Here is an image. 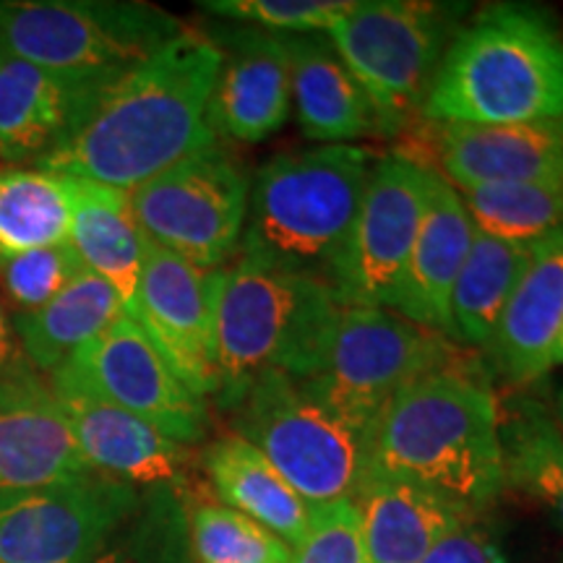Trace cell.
<instances>
[{
    "instance_id": "6da1fadb",
    "label": "cell",
    "mask_w": 563,
    "mask_h": 563,
    "mask_svg": "<svg viewBox=\"0 0 563 563\" xmlns=\"http://www.w3.org/2000/svg\"><path fill=\"white\" fill-rule=\"evenodd\" d=\"M222 51L211 34L183 30L84 104L37 170L133 191L217 141L209 104Z\"/></svg>"
},
{
    "instance_id": "7a4b0ae2",
    "label": "cell",
    "mask_w": 563,
    "mask_h": 563,
    "mask_svg": "<svg viewBox=\"0 0 563 563\" xmlns=\"http://www.w3.org/2000/svg\"><path fill=\"white\" fill-rule=\"evenodd\" d=\"M373 473L420 485L475 519L504 490L496 394L464 365L412 382L378 418Z\"/></svg>"
},
{
    "instance_id": "3957f363",
    "label": "cell",
    "mask_w": 563,
    "mask_h": 563,
    "mask_svg": "<svg viewBox=\"0 0 563 563\" xmlns=\"http://www.w3.org/2000/svg\"><path fill=\"white\" fill-rule=\"evenodd\" d=\"M422 121H563V42L551 16L501 3L460 26L420 104Z\"/></svg>"
},
{
    "instance_id": "277c9868",
    "label": "cell",
    "mask_w": 563,
    "mask_h": 563,
    "mask_svg": "<svg viewBox=\"0 0 563 563\" xmlns=\"http://www.w3.org/2000/svg\"><path fill=\"white\" fill-rule=\"evenodd\" d=\"M373 162L352 144L266 162L251 183L238 258L332 287Z\"/></svg>"
},
{
    "instance_id": "5b68a950",
    "label": "cell",
    "mask_w": 563,
    "mask_h": 563,
    "mask_svg": "<svg viewBox=\"0 0 563 563\" xmlns=\"http://www.w3.org/2000/svg\"><path fill=\"white\" fill-rule=\"evenodd\" d=\"M342 306L332 287L245 258L217 269L214 363L224 410L266 371L308 376Z\"/></svg>"
},
{
    "instance_id": "8992f818",
    "label": "cell",
    "mask_w": 563,
    "mask_h": 563,
    "mask_svg": "<svg viewBox=\"0 0 563 563\" xmlns=\"http://www.w3.org/2000/svg\"><path fill=\"white\" fill-rule=\"evenodd\" d=\"M230 410L235 435L256 446L313 509L355 501L373 473L376 428L336 410L287 373L256 376Z\"/></svg>"
},
{
    "instance_id": "52a82bcc",
    "label": "cell",
    "mask_w": 563,
    "mask_h": 563,
    "mask_svg": "<svg viewBox=\"0 0 563 563\" xmlns=\"http://www.w3.org/2000/svg\"><path fill=\"white\" fill-rule=\"evenodd\" d=\"M186 26L131 0H0V47L100 91Z\"/></svg>"
},
{
    "instance_id": "ba28073f",
    "label": "cell",
    "mask_w": 563,
    "mask_h": 563,
    "mask_svg": "<svg viewBox=\"0 0 563 563\" xmlns=\"http://www.w3.org/2000/svg\"><path fill=\"white\" fill-rule=\"evenodd\" d=\"M464 5L361 0L327 32L334 51L382 112L389 136L405 133L460 32Z\"/></svg>"
},
{
    "instance_id": "9c48e42d",
    "label": "cell",
    "mask_w": 563,
    "mask_h": 563,
    "mask_svg": "<svg viewBox=\"0 0 563 563\" xmlns=\"http://www.w3.org/2000/svg\"><path fill=\"white\" fill-rule=\"evenodd\" d=\"M460 352L386 308H342L319 361L298 378L336 410L376 428L399 391L428 373L452 368Z\"/></svg>"
},
{
    "instance_id": "30bf717a",
    "label": "cell",
    "mask_w": 563,
    "mask_h": 563,
    "mask_svg": "<svg viewBox=\"0 0 563 563\" xmlns=\"http://www.w3.org/2000/svg\"><path fill=\"white\" fill-rule=\"evenodd\" d=\"M249 194V173L214 141L129 191V207L146 241L201 269H222L241 249Z\"/></svg>"
},
{
    "instance_id": "8fae6325",
    "label": "cell",
    "mask_w": 563,
    "mask_h": 563,
    "mask_svg": "<svg viewBox=\"0 0 563 563\" xmlns=\"http://www.w3.org/2000/svg\"><path fill=\"white\" fill-rule=\"evenodd\" d=\"M433 170L389 154L376 157L368 183L332 277L342 308L394 311L407 262L426 217Z\"/></svg>"
},
{
    "instance_id": "7c38bea8",
    "label": "cell",
    "mask_w": 563,
    "mask_h": 563,
    "mask_svg": "<svg viewBox=\"0 0 563 563\" xmlns=\"http://www.w3.org/2000/svg\"><path fill=\"white\" fill-rule=\"evenodd\" d=\"M133 504L129 483L100 473L0 493V563H95Z\"/></svg>"
},
{
    "instance_id": "4fadbf2b",
    "label": "cell",
    "mask_w": 563,
    "mask_h": 563,
    "mask_svg": "<svg viewBox=\"0 0 563 563\" xmlns=\"http://www.w3.org/2000/svg\"><path fill=\"white\" fill-rule=\"evenodd\" d=\"M66 365L91 391L139 415L183 446L207 433V399L186 386L125 311Z\"/></svg>"
},
{
    "instance_id": "5bb4252c",
    "label": "cell",
    "mask_w": 563,
    "mask_h": 563,
    "mask_svg": "<svg viewBox=\"0 0 563 563\" xmlns=\"http://www.w3.org/2000/svg\"><path fill=\"white\" fill-rule=\"evenodd\" d=\"M217 269H201L175 253L144 243L136 300L125 311L144 329L167 365L199 397H217L214 363Z\"/></svg>"
},
{
    "instance_id": "9a60e30c",
    "label": "cell",
    "mask_w": 563,
    "mask_h": 563,
    "mask_svg": "<svg viewBox=\"0 0 563 563\" xmlns=\"http://www.w3.org/2000/svg\"><path fill=\"white\" fill-rule=\"evenodd\" d=\"M410 139L412 150L402 157L441 175L456 191L563 178V121L511 125L428 121Z\"/></svg>"
},
{
    "instance_id": "2e32d148",
    "label": "cell",
    "mask_w": 563,
    "mask_h": 563,
    "mask_svg": "<svg viewBox=\"0 0 563 563\" xmlns=\"http://www.w3.org/2000/svg\"><path fill=\"white\" fill-rule=\"evenodd\" d=\"M47 384L91 473L129 485L178 481L186 467L183 443L91 391L68 365L53 371Z\"/></svg>"
},
{
    "instance_id": "e0dca14e",
    "label": "cell",
    "mask_w": 563,
    "mask_h": 563,
    "mask_svg": "<svg viewBox=\"0 0 563 563\" xmlns=\"http://www.w3.org/2000/svg\"><path fill=\"white\" fill-rule=\"evenodd\" d=\"M222 66L211 91L209 118L217 136L258 144L287 123L292 108L290 53L285 34L238 26L211 34Z\"/></svg>"
},
{
    "instance_id": "ac0fdd59",
    "label": "cell",
    "mask_w": 563,
    "mask_h": 563,
    "mask_svg": "<svg viewBox=\"0 0 563 563\" xmlns=\"http://www.w3.org/2000/svg\"><path fill=\"white\" fill-rule=\"evenodd\" d=\"M89 473L42 373L26 365L0 376V493L42 488Z\"/></svg>"
},
{
    "instance_id": "d6986e66",
    "label": "cell",
    "mask_w": 563,
    "mask_h": 563,
    "mask_svg": "<svg viewBox=\"0 0 563 563\" xmlns=\"http://www.w3.org/2000/svg\"><path fill=\"white\" fill-rule=\"evenodd\" d=\"M563 321V230L540 238L522 277L506 300L488 355L511 386L538 382L553 368L551 355Z\"/></svg>"
},
{
    "instance_id": "ffe728a7",
    "label": "cell",
    "mask_w": 563,
    "mask_h": 563,
    "mask_svg": "<svg viewBox=\"0 0 563 563\" xmlns=\"http://www.w3.org/2000/svg\"><path fill=\"white\" fill-rule=\"evenodd\" d=\"M475 238L462 196L433 173L428 209L415 238L394 313L452 340V292Z\"/></svg>"
},
{
    "instance_id": "44dd1931",
    "label": "cell",
    "mask_w": 563,
    "mask_h": 563,
    "mask_svg": "<svg viewBox=\"0 0 563 563\" xmlns=\"http://www.w3.org/2000/svg\"><path fill=\"white\" fill-rule=\"evenodd\" d=\"M290 53L292 104L302 133L311 141L389 136L382 112L365 95L327 34H285Z\"/></svg>"
},
{
    "instance_id": "7402d4cb",
    "label": "cell",
    "mask_w": 563,
    "mask_h": 563,
    "mask_svg": "<svg viewBox=\"0 0 563 563\" xmlns=\"http://www.w3.org/2000/svg\"><path fill=\"white\" fill-rule=\"evenodd\" d=\"M95 95L0 47V162L32 167L66 136Z\"/></svg>"
},
{
    "instance_id": "603a6c76",
    "label": "cell",
    "mask_w": 563,
    "mask_h": 563,
    "mask_svg": "<svg viewBox=\"0 0 563 563\" xmlns=\"http://www.w3.org/2000/svg\"><path fill=\"white\" fill-rule=\"evenodd\" d=\"M371 563H420L441 540L473 522L431 490L371 473L355 496Z\"/></svg>"
},
{
    "instance_id": "cb8c5ba5",
    "label": "cell",
    "mask_w": 563,
    "mask_h": 563,
    "mask_svg": "<svg viewBox=\"0 0 563 563\" xmlns=\"http://www.w3.org/2000/svg\"><path fill=\"white\" fill-rule=\"evenodd\" d=\"M203 470L222 506L262 525L282 543L295 548L308 532L313 506L300 498L274 464L241 435L230 433L209 443Z\"/></svg>"
},
{
    "instance_id": "d4e9b609",
    "label": "cell",
    "mask_w": 563,
    "mask_h": 563,
    "mask_svg": "<svg viewBox=\"0 0 563 563\" xmlns=\"http://www.w3.org/2000/svg\"><path fill=\"white\" fill-rule=\"evenodd\" d=\"M70 180V178H68ZM68 245L81 258L84 269L108 282L125 311L136 300L144 266V232L129 207V194L89 180H70Z\"/></svg>"
},
{
    "instance_id": "484cf974",
    "label": "cell",
    "mask_w": 563,
    "mask_h": 563,
    "mask_svg": "<svg viewBox=\"0 0 563 563\" xmlns=\"http://www.w3.org/2000/svg\"><path fill=\"white\" fill-rule=\"evenodd\" d=\"M123 311V300L108 282L84 269L37 311L11 313V323L26 363L51 376Z\"/></svg>"
},
{
    "instance_id": "4316f807",
    "label": "cell",
    "mask_w": 563,
    "mask_h": 563,
    "mask_svg": "<svg viewBox=\"0 0 563 563\" xmlns=\"http://www.w3.org/2000/svg\"><path fill=\"white\" fill-rule=\"evenodd\" d=\"M498 443L504 488L543 506L563 530V428L553 410L530 394H511L498 405Z\"/></svg>"
},
{
    "instance_id": "83f0119b",
    "label": "cell",
    "mask_w": 563,
    "mask_h": 563,
    "mask_svg": "<svg viewBox=\"0 0 563 563\" xmlns=\"http://www.w3.org/2000/svg\"><path fill=\"white\" fill-rule=\"evenodd\" d=\"M534 243H514L475 230L452 292V340L488 347L506 300L530 262Z\"/></svg>"
},
{
    "instance_id": "f1b7e54d",
    "label": "cell",
    "mask_w": 563,
    "mask_h": 563,
    "mask_svg": "<svg viewBox=\"0 0 563 563\" xmlns=\"http://www.w3.org/2000/svg\"><path fill=\"white\" fill-rule=\"evenodd\" d=\"M70 180L26 165H0V262L68 243Z\"/></svg>"
},
{
    "instance_id": "f546056e",
    "label": "cell",
    "mask_w": 563,
    "mask_h": 563,
    "mask_svg": "<svg viewBox=\"0 0 563 563\" xmlns=\"http://www.w3.org/2000/svg\"><path fill=\"white\" fill-rule=\"evenodd\" d=\"M456 194L462 196L475 230L490 238L532 243L563 230V178L496 183Z\"/></svg>"
},
{
    "instance_id": "4dcf8cb0",
    "label": "cell",
    "mask_w": 563,
    "mask_h": 563,
    "mask_svg": "<svg viewBox=\"0 0 563 563\" xmlns=\"http://www.w3.org/2000/svg\"><path fill=\"white\" fill-rule=\"evenodd\" d=\"M191 540L199 563H292L290 545L222 504L194 511Z\"/></svg>"
},
{
    "instance_id": "1f68e13d",
    "label": "cell",
    "mask_w": 563,
    "mask_h": 563,
    "mask_svg": "<svg viewBox=\"0 0 563 563\" xmlns=\"http://www.w3.org/2000/svg\"><path fill=\"white\" fill-rule=\"evenodd\" d=\"M79 272L84 264L68 243L26 251L0 262V292L13 313H30L51 302Z\"/></svg>"
},
{
    "instance_id": "d6a6232c",
    "label": "cell",
    "mask_w": 563,
    "mask_h": 563,
    "mask_svg": "<svg viewBox=\"0 0 563 563\" xmlns=\"http://www.w3.org/2000/svg\"><path fill=\"white\" fill-rule=\"evenodd\" d=\"M352 5L344 0H207L199 9L264 32L327 34Z\"/></svg>"
},
{
    "instance_id": "836d02e7",
    "label": "cell",
    "mask_w": 563,
    "mask_h": 563,
    "mask_svg": "<svg viewBox=\"0 0 563 563\" xmlns=\"http://www.w3.org/2000/svg\"><path fill=\"white\" fill-rule=\"evenodd\" d=\"M292 563H371L355 501L319 506L308 532L292 548Z\"/></svg>"
},
{
    "instance_id": "e575fe53",
    "label": "cell",
    "mask_w": 563,
    "mask_h": 563,
    "mask_svg": "<svg viewBox=\"0 0 563 563\" xmlns=\"http://www.w3.org/2000/svg\"><path fill=\"white\" fill-rule=\"evenodd\" d=\"M420 563H504V559L490 534L475 522H467L441 540Z\"/></svg>"
},
{
    "instance_id": "d590c367",
    "label": "cell",
    "mask_w": 563,
    "mask_h": 563,
    "mask_svg": "<svg viewBox=\"0 0 563 563\" xmlns=\"http://www.w3.org/2000/svg\"><path fill=\"white\" fill-rule=\"evenodd\" d=\"M26 365L30 363H26L24 352H21V344L16 340V332H13L11 313L5 311V306L0 302V376L26 368Z\"/></svg>"
},
{
    "instance_id": "8d00e7d4",
    "label": "cell",
    "mask_w": 563,
    "mask_h": 563,
    "mask_svg": "<svg viewBox=\"0 0 563 563\" xmlns=\"http://www.w3.org/2000/svg\"><path fill=\"white\" fill-rule=\"evenodd\" d=\"M551 365H563V321H561L559 336H555V344H553V355H551Z\"/></svg>"
},
{
    "instance_id": "74e56055",
    "label": "cell",
    "mask_w": 563,
    "mask_h": 563,
    "mask_svg": "<svg viewBox=\"0 0 563 563\" xmlns=\"http://www.w3.org/2000/svg\"><path fill=\"white\" fill-rule=\"evenodd\" d=\"M553 415H555V420H559V426L563 428V389L559 391V397H555V407H553Z\"/></svg>"
},
{
    "instance_id": "f35d334b",
    "label": "cell",
    "mask_w": 563,
    "mask_h": 563,
    "mask_svg": "<svg viewBox=\"0 0 563 563\" xmlns=\"http://www.w3.org/2000/svg\"><path fill=\"white\" fill-rule=\"evenodd\" d=\"M95 563H118V559H115V555H112V553H102L100 559H97Z\"/></svg>"
}]
</instances>
